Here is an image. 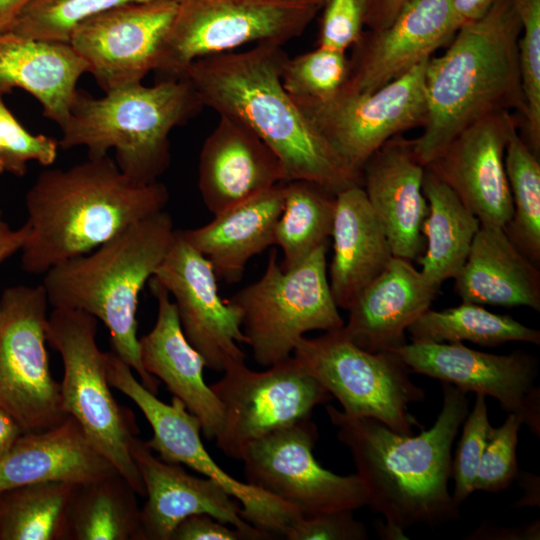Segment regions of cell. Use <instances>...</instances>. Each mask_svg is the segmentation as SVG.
I'll list each match as a JSON object with an SVG mask.
<instances>
[{"label":"cell","mask_w":540,"mask_h":540,"mask_svg":"<svg viewBox=\"0 0 540 540\" xmlns=\"http://www.w3.org/2000/svg\"><path fill=\"white\" fill-rule=\"evenodd\" d=\"M442 392L436 421L418 435H404L376 419L326 407L339 441L351 453L366 505L385 520L379 528L385 539H406L404 531L412 526L433 528L459 518L448 482L452 446L469 402L467 393L452 384L442 383Z\"/></svg>","instance_id":"obj_1"},{"label":"cell","mask_w":540,"mask_h":540,"mask_svg":"<svg viewBox=\"0 0 540 540\" xmlns=\"http://www.w3.org/2000/svg\"><path fill=\"white\" fill-rule=\"evenodd\" d=\"M288 57L283 45L262 42L246 51L197 59L181 78L189 80L203 106L257 134L281 162L285 182H314L335 195L361 186V179L285 91L281 76Z\"/></svg>","instance_id":"obj_2"},{"label":"cell","mask_w":540,"mask_h":540,"mask_svg":"<svg viewBox=\"0 0 540 540\" xmlns=\"http://www.w3.org/2000/svg\"><path fill=\"white\" fill-rule=\"evenodd\" d=\"M168 200L163 183H135L108 155L68 169H45L25 196L29 235L21 266L27 273L44 274L164 210Z\"/></svg>","instance_id":"obj_3"},{"label":"cell","mask_w":540,"mask_h":540,"mask_svg":"<svg viewBox=\"0 0 540 540\" xmlns=\"http://www.w3.org/2000/svg\"><path fill=\"white\" fill-rule=\"evenodd\" d=\"M521 24L512 0H499L461 27L425 66L426 118L412 140L425 167L466 127L499 111L524 114L518 61Z\"/></svg>","instance_id":"obj_4"},{"label":"cell","mask_w":540,"mask_h":540,"mask_svg":"<svg viewBox=\"0 0 540 540\" xmlns=\"http://www.w3.org/2000/svg\"><path fill=\"white\" fill-rule=\"evenodd\" d=\"M175 232L170 214L158 211L94 250L54 265L42 282L53 308L80 310L102 321L113 352L156 395L159 380L140 359L136 312L139 294L165 258Z\"/></svg>","instance_id":"obj_5"},{"label":"cell","mask_w":540,"mask_h":540,"mask_svg":"<svg viewBox=\"0 0 540 540\" xmlns=\"http://www.w3.org/2000/svg\"><path fill=\"white\" fill-rule=\"evenodd\" d=\"M203 104L186 78H165L113 88L99 98L77 90L61 128L59 148L84 146L88 158L114 150L115 163L129 179L151 184L170 164L169 135L196 116Z\"/></svg>","instance_id":"obj_6"},{"label":"cell","mask_w":540,"mask_h":540,"mask_svg":"<svg viewBox=\"0 0 540 540\" xmlns=\"http://www.w3.org/2000/svg\"><path fill=\"white\" fill-rule=\"evenodd\" d=\"M328 243L284 270L272 250L263 275L228 301L240 312L241 328L253 359L269 367L290 356L310 331L344 326L327 273Z\"/></svg>","instance_id":"obj_7"},{"label":"cell","mask_w":540,"mask_h":540,"mask_svg":"<svg viewBox=\"0 0 540 540\" xmlns=\"http://www.w3.org/2000/svg\"><path fill=\"white\" fill-rule=\"evenodd\" d=\"M98 320L83 311L53 308L47 320V343L61 356L62 406L83 429L91 445L145 497L131 455L138 429L130 411L114 398L106 374L105 352L96 342Z\"/></svg>","instance_id":"obj_8"},{"label":"cell","mask_w":540,"mask_h":540,"mask_svg":"<svg viewBox=\"0 0 540 540\" xmlns=\"http://www.w3.org/2000/svg\"><path fill=\"white\" fill-rule=\"evenodd\" d=\"M292 355L344 413L376 419L404 435L414 434L415 426L422 429L409 405L424 401L425 390L411 380L410 369L395 352L366 351L340 328L302 337Z\"/></svg>","instance_id":"obj_9"},{"label":"cell","mask_w":540,"mask_h":540,"mask_svg":"<svg viewBox=\"0 0 540 540\" xmlns=\"http://www.w3.org/2000/svg\"><path fill=\"white\" fill-rule=\"evenodd\" d=\"M320 9L302 0H180L157 71L181 78L195 60L245 44L284 45Z\"/></svg>","instance_id":"obj_10"},{"label":"cell","mask_w":540,"mask_h":540,"mask_svg":"<svg viewBox=\"0 0 540 540\" xmlns=\"http://www.w3.org/2000/svg\"><path fill=\"white\" fill-rule=\"evenodd\" d=\"M48 305L42 284L8 287L0 299V409L24 432L68 417L46 349Z\"/></svg>","instance_id":"obj_11"},{"label":"cell","mask_w":540,"mask_h":540,"mask_svg":"<svg viewBox=\"0 0 540 540\" xmlns=\"http://www.w3.org/2000/svg\"><path fill=\"white\" fill-rule=\"evenodd\" d=\"M266 368L254 371L238 361L210 385L223 409L216 446L229 458L241 460L250 443L311 418L333 398L293 355Z\"/></svg>","instance_id":"obj_12"},{"label":"cell","mask_w":540,"mask_h":540,"mask_svg":"<svg viewBox=\"0 0 540 540\" xmlns=\"http://www.w3.org/2000/svg\"><path fill=\"white\" fill-rule=\"evenodd\" d=\"M318 429L311 418L250 443L241 460L245 482L295 508L302 517L366 505L357 474L338 475L315 459Z\"/></svg>","instance_id":"obj_13"},{"label":"cell","mask_w":540,"mask_h":540,"mask_svg":"<svg viewBox=\"0 0 540 540\" xmlns=\"http://www.w3.org/2000/svg\"><path fill=\"white\" fill-rule=\"evenodd\" d=\"M427 60L372 92L340 91L324 101L294 100L361 179L366 161L384 143L424 124Z\"/></svg>","instance_id":"obj_14"},{"label":"cell","mask_w":540,"mask_h":540,"mask_svg":"<svg viewBox=\"0 0 540 540\" xmlns=\"http://www.w3.org/2000/svg\"><path fill=\"white\" fill-rule=\"evenodd\" d=\"M177 0L122 5L79 23L69 43L104 92L157 71L178 11Z\"/></svg>","instance_id":"obj_15"},{"label":"cell","mask_w":540,"mask_h":540,"mask_svg":"<svg viewBox=\"0 0 540 540\" xmlns=\"http://www.w3.org/2000/svg\"><path fill=\"white\" fill-rule=\"evenodd\" d=\"M410 369L468 393L490 396L515 413L540 437V387L537 358L517 350L507 355L471 349L462 342H410L393 350Z\"/></svg>","instance_id":"obj_16"},{"label":"cell","mask_w":540,"mask_h":540,"mask_svg":"<svg viewBox=\"0 0 540 540\" xmlns=\"http://www.w3.org/2000/svg\"><path fill=\"white\" fill-rule=\"evenodd\" d=\"M173 296L183 333L203 357L207 368L224 371L245 354L246 343L239 310L218 293L217 277L210 262L183 236L173 242L152 276Z\"/></svg>","instance_id":"obj_17"},{"label":"cell","mask_w":540,"mask_h":540,"mask_svg":"<svg viewBox=\"0 0 540 540\" xmlns=\"http://www.w3.org/2000/svg\"><path fill=\"white\" fill-rule=\"evenodd\" d=\"M517 123L510 111L487 115L463 129L425 166L453 190L481 225L503 228L512 216L504 157Z\"/></svg>","instance_id":"obj_18"},{"label":"cell","mask_w":540,"mask_h":540,"mask_svg":"<svg viewBox=\"0 0 540 540\" xmlns=\"http://www.w3.org/2000/svg\"><path fill=\"white\" fill-rule=\"evenodd\" d=\"M451 0H412L384 29L364 31L352 46L341 91L372 92L429 59L455 33Z\"/></svg>","instance_id":"obj_19"},{"label":"cell","mask_w":540,"mask_h":540,"mask_svg":"<svg viewBox=\"0 0 540 540\" xmlns=\"http://www.w3.org/2000/svg\"><path fill=\"white\" fill-rule=\"evenodd\" d=\"M130 451L147 498L140 510L142 540H170L180 522L201 513L241 530L250 540L269 538L243 519L240 504L216 481L161 460L137 436Z\"/></svg>","instance_id":"obj_20"},{"label":"cell","mask_w":540,"mask_h":540,"mask_svg":"<svg viewBox=\"0 0 540 540\" xmlns=\"http://www.w3.org/2000/svg\"><path fill=\"white\" fill-rule=\"evenodd\" d=\"M425 167L412 140L402 134L384 143L366 161L361 186L395 257L418 261L425 249L422 225L428 202L422 190Z\"/></svg>","instance_id":"obj_21"},{"label":"cell","mask_w":540,"mask_h":540,"mask_svg":"<svg viewBox=\"0 0 540 540\" xmlns=\"http://www.w3.org/2000/svg\"><path fill=\"white\" fill-rule=\"evenodd\" d=\"M285 182L275 153L239 120L219 115L205 139L198 163V188L207 209L216 215Z\"/></svg>","instance_id":"obj_22"},{"label":"cell","mask_w":540,"mask_h":540,"mask_svg":"<svg viewBox=\"0 0 540 540\" xmlns=\"http://www.w3.org/2000/svg\"><path fill=\"white\" fill-rule=\"evenodd\" d=\"M149 285L158 306L153 328L139 339L142 365L199 420L204 437L213 440L222 427L223 409L204 380L205 361L186 339L168 291L153 277Z\"/></svg>","instance_id":"obj_23"},{"label":"cell","mask_w":540,"mask_h":540,"mask_svg":"<svg viewBox=\"0 0 540 540\" xmlns=\"http://www.w3.org/2000/svg\"><path fill=\"white\" fill-rule=\"evenodd\" d=\"M152 438L145 441L159 458L168 463L184 464L216 481L241 506V516L259 531L284 536L298 511L266 492L232 477L209 454L201 439V424L183 403L176 402L153 421Z\"/></svg>","instance_id":"obj_24"},{"label":"cell","mask_w":540,"mask_h":540,"mask_svg":"<svg viewBox=\"0 0 540 540\" xmlns=\"http://www.w3.org/2000/svg\"><path fill=\"white\" fill-rule=\"evenodd\" d=\"M438 291L412 261L394 256L347 310L342 332L366 351H393L407 343V328L430 308Z\"/></svg>","instance_id":"obj_25"},{"label":"cell","mask_w":540,"mask_h":540,"mask_svg":"<svg viewBox=\"0 0 540 540\" xmlns=\"http://www.w3.org/2000/svg\"><path fill=\"white\" fill-rule=\"evenodd\" d=\"M116 470L89 442L71 416L51 428L23 432L0 459V491L35 483L76 485Z\"/></svg>","instance_id":"obj_26"},{"label":"cell","mask_w":540,"mask_h":540,"mask_svg":"<svg viewBox=\"0 0 540 540\" xmlns=\"http://www.w3.org/2000/svg\"><path fill=\"white\" fill-rule=\"evenodd\" d=\"M87 62L70 43L0 33V95L20 88L42 106L44 117L66 123Z\"/></svg>","instance_id":"obj_27"},{"label":"cell","mask_w":540,"mask_h":540,"mask_svg":"<svg viewBox=\"0 0 540 540\" xmlns=\"http://www.w3.org/2000/svg\"><path fill=\"white\" fill-rule=\"evenodd\" d=\"M329 285L338 308L348 310L394 255L360 185L336 194Z\"/></svg>","instance_id":"obj_28"},{"label":"cell","mask_w":540,"mask_h":540,"mask_svg":"<svg viewBox=\"0 0 540 540\" xmlns=\"http://www.w3.org/2000/svg\"><path fill=\"white\" fill-rule=\"evenodd\" d=\"M283 203L281 182L214 215L201 227L181 231L210 262L218 280L235 283L253 256L274 245Z\"/></svg>","instance_id":"obj_29"},{"label":"cell","mask_w":540,"mask_h":540,"mask_svg":"<svg viewBox=\"0 0 540 540\" xmlns=\"http://www.w3.org/2000/svg\"><path fill=\"white\" fill-rule=\"evenodd\" d=\"M454 280V290L463 302L540 311L539 268L501 227L480 225Z\"/></svg>","instance_id":"obj_30"},{"label":"cell","mask_w":540,"mask_h":540,"mask_svg":"<svg viewBox=\"0 0 540 540\" xmlns=\"http://www.w3.org/2000/svg\"><path fill=\"white\" fill-rule=\"evenodd\" d=\"M422 190L428 214L421 230L425 249L418 263L424 277L440 289L461 270L481 224L453 190L426 167Z\"/></svg>","instance_id":"obj_31"},{"label":"cell","mask_w":540,"mask_h":540,"mask_svg":"<svg viewBox=\"0 0 540 540\" xmlns=\"http://www.w3.org/2000/svg\"><path fill=\"white\" fill-rule=\"evenodd\" d=\"M137 493L117 471L73 495L66 540H142Z\"/></svg>","instance_id":"obj_32"},{"label":"cell","mask_w":540,"mask_h":540,"mask_svg":"<svg viewBox=\"0 0 540 540\" xmlns=\"http://www.w3.org/2000/svg\"><path fill=\"white\" fill-rule=\"evenodd\" d=\"M412 342L456 343L469 341L483 347L508 342L540 344V331L509 315L488 311L480 304L463 302L442 310H426L408 328Z\"/></svg>","instance_id":"obj_33"},{"label":"cell","mask_w":540,"mask_h":540,"mask_svg":"<svg viewBox=\"0 0 540 540\" xmlns=\"http://www.w3.org/2000/svg\"><path fill=\"white\" fill-rule=\"evenodd\" d=\"M284 203L275 227L274 245L282 253V269H290L331 237L336 195L306 181L283 182Z\"/></svg>","instance_id":"obj_34"},{"label":"cell","mask_w":540,"mask_h":540,"mask_svg":"<svg viewBox=\"0 0 540 540\" xmlns=\"http://www.w3.org/2000/svg\"><path fill=\"white\" fill-rule=\"evenodd\" d=\"M78 485L45 482L0 491V540H66Z\"/></svg>","instance_id":"obj_35"},{"label":"cell","mask_w":540,"mask_h":540,"mask_svg":"<svg viewBox=\"0 0 540 540\" xmlns=\"http://www.w3.org/2000/svg\"><path fill=\"white\" fill-rule=\"evenodd\" d=\"M513 213L503 231L534 265H540V163L514 128L505 149Z\"/></svg>","instance_id":"obj_36"},{"label":"cell","mask_w":540,"mask_h":540,"mask_svg":"<svg viewBox=\"0 0 540 540\" xmlns=\"http://www.w3.org/2000/svg\"><path fill=\"white\" fill-rule=\"evenodd\" d=\"M146 1L152 0H32L9 31L69 43L73 29L82 21L122 5Z\"/></svg>","instance_id":"obj_37"},{"label":"cell","mask_w":540,"mask_h":540,"mask_svg":"<svg viewBox=\"0 0 540 540\" xmlns=\"http://www.w3.org/2000/svg\"><path fill=\"white\" fill-rule=\"evenodd\" d=\"M346 52L321 46L285 62L281 81L293 99L324 101L336 96L349 77Z\"/></svg>","instance_id":"obj_38"},{"label":"cell","mask_w":540,"mask_h":540,"mask_svg":"<svg viewBox=\"0 0 540 540\" xmlns=\"http://www.w3.org/2000/svg\"><path fill=\"white\" fill-rule=\"evenodd\" d=\"M521 24L518 61L524 97V141L540 152V0H512Z\"/></svg>","instance_id":"obj_39"},{"label":"cell","mask_w":540,"mask_h":540,"mask_svg":"<svg viewBox=\"0 0 540 540\" xmlns=\"http://www.w3.org/2000/svg\"><path fill=\"white\" fill-rule=\"evenodd\" d=\"M486 396L476 394L472 411L463 421V430L455 457L451 478L454 481L452 498L460 506L474 491L479 463L494 427L489 421Z\"/></svg>","instance_id":"obj_40"},{"label":"cell","mask_w":540,"mask_h":540,"mask_svg":"<svg viewBox=\"0 0 540 540\" xmlns=\"http://www.w3.org/2000/svg\"><path fill=\"white\" fill-rule=\"evenodd\" d=\"M59 142L43 134L33 135L9 110L0 95V174L22 177L27 164L52 165L58 154Z\"/></svg>","instance_id":"obj_41"},{"label":"cell","mask_w":540,"mask_h":540,"mask_svg":"<svg viewBox=\"0 0 540 540\" xmlns=\"http://www.w3.org/2000/svg\"><path fill=\"white\" fill-rule=\"evenodd\" d=\"M522 425L520 416L508 413L501 426L494 428L479 463L475 490L498 493L507 489L517 478L516 447Z\"/></svg>","instance_id":"obj_42"},{"label":"cell","mask_w":540,"mask_h":540,"mask_svg":"<svg viewBox=\"0 0 540 540\" xmlns=\"http://www.w3.org/2000/svg\"><path fill=\"white\" fill-rule=\"evenodd\" d=\"M370 0H325L318 46L346 52L364 32Z\"/></svg>","instance_id":"obj_43"},{"label":"cell","mask_w":540,"mask_h":540,"mask_svg":"<svg viewBox=\"0 0 540 540\" xmlns=\"http://www.w3.org/2000/svg\"><path fill=\"white\" fill-rule=\"evenodd\" d=\"M288 540H365V525L354 517L353 510H337L296 518L288 527Z\"/></svg>","instance_id":"obj_44"},{"label":"cell","mask_w":540,"mask_h":540,"mask_svg":"<svg viewBox=\"0 0 540 540\" xmlns=\"http://www.w3.org/2000/svg\"><path fill=\"white\" fill-rule=\"evenodd\" d=\"M245 540L249 537L241 530L201 513L180 522L170 540Z\"/></svg>","instance_id":"obj_45"},{"label":"cell","mask_w":540,"mask_h":540,"mask_svg":"<svg viewBox=\"0 0 540 540\" xmlns=\"http://www.w3.org/2000/svg\"><path fill=\"white\" fill-rule=\"evenodd\" d=\"M540 521L517 527H502L484 523L475 529L466 539L471 540H538L540 537Z\"/></svg>","instance_id":"obj_46"},{"label":"cell","mask_w":540,"mask_h":540,"mask_svg":"<svg viewBox=\"0 0 540 540\" xmlns=\"http://www.w3.org/2000/svg\"><path fill=\"white\" fill-rule=\"evenodd\" d=\"M499 0H451V27L454 33L461 27L482 18Z\"/></svg>","instance_id":"obj_47"},{"label":"cell","mask_w":540,"mask_h":540,"mask_svg":"<svg viewBox=\"0 0 540 540\" xmlns=\"http://www.w3.org/2000/svg\"><path fill=\"white\" fill-rule=\"evenodd\" d=\"M410 1L412 0H370L365 26L368 30L386 28Z\"/></svg>","instance_id":"obj_48"},{"label":"cell","mask_w":540,"mask_h":540,"mask_svg":"<svg viewBox=\"0 0 540 540\" xmlns=\"http://www.w3.org/2000/svg\"><path fill=\"white\" fill-rule=\"evenodd\" d=\"M29 228L24 223L18 229H12L2 216L0 217V263L11 257L17 251H21L27 237Z\"/></svg>","instance_id":"obj_49"},{"label":"cell","mask_w":540,"mask_h":540,"mask_svg":"<svg viewBox=\"0 0 540 540\" xmlns=\"http://www.w3.org/2000/svg\"><path fill=\"white\" fill-rule=\"evenodd\" d=\"M23 432L18 422L0 409V459Z\"/></svg>","instance_id":"obj_50"},{"label":"cell","mask_w":540,"mask_h":540,"mask_svg":"<svg viewBox=\"0 0 540 540\" xmlns=\"http://www.w3.org/2000/svg\"><path fill=\"white\" fill-rule=\"evenodd\" d=\"M524 489V496L513 507L539 506V477L531 473H518L517 478Z\"/></svg>","instance_id":"obj_51"},{"label":"cell","mask_w":540,"mask_h":540,"mask_svg":"<svg viewBox=\"0 0 540 540\" xmlns=\"http://www.w3.org/2000/svg\"><path fill=\"white\" fill-rule=\"evenodd\" d=\"M32 0H0V33L9 31Z\"/></svg>","instance_id":"obj_52"},{"label":"cell","mask_w":540,"mask_h":540,"mask_svg":"<svg viewBox=\"0 0 540 540\" xmlns=\"http://www.w3.org/2000/svg\"><path fill=\"white\" fill-rule=\"evenodd\" d=\"M302 1L307 2V3L311 4V5H314V6L318 7L319 9L322 8V6H323V4L325 2V0H302Z\"/></svg>","instance_id":"obj_53"},{"label":"cell","mask_w":540,"mask_h":540,"mask_svg":"<svg viewBox=\"0 0 540 540\" xmlns=\"http://www.w3.org/2000/svg\"><path fill=\"white\" fill-rule=\"evenodd\" d=\"M1 216H2V214H1V211H0V217H1Z\"/></svg>","instance_id":"obj_54"}]
</instances>
